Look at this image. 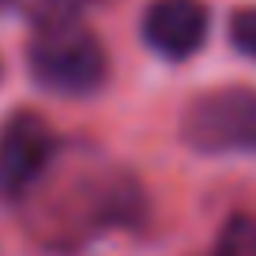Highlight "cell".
I'll use <instances>...</instances> for the list:
<instances>
[{"label":"cell","instance_id":"1","mask_svg":"<svg viewBox=\"0 0 256 256\" xmlns=\"http://www.w3.org/2000/svg\"><path fill=\"white\" fill-rule=\"evenodd\" d=\"M26 68L34 83L64 98H87L110 76L106 46L83 23H56L34 26V38L26 46Z\"/></svg>","mask_w":256,"mask_h":256},{"label":"cell","instance_id":"2","mask_svg":"<svg viewBox=\"0 0 256 256\" xmlns=\"http://www.w3.org/2000/svg\"><path fill=\"white\" fill-rule=\"evenodd\" d=\"M181 140L200 154H256V87H218L181 113Z\"/></svg>","mask_w":256,"mask_h":256},{"label":"cell","instance_id":"3","mask_svg":"<svg viewBox=\"0 0 256 256\" xmlns=\"http://www.w3.org/2000/svg\"><path fill=\"white\" fill-rule=\"evenodd\" d=\"M56 158V132L34 110H16L0 124V196L19 200L42 184Z\"/></svg>","mask_w":256,"mask_h":256},{"label":"cell","instance_id":"4","mask_svg":"<svg viewBox=\"0 0 256 256\" xmlns=\"http://www.w3.org/2000/svg\"><path fill=\"white\" fill-rule=\"evenodd\" d=\"M144 42L166 60H188L200 53L211 30V16L200 0H151L140 19Z\"/></svg>","mask_w":256,"mask_h":256},{"label":"cell","instance_id":"5","mask_svg":"<svg viewBox=\"0 0 256 256\" xmlns=\"http://www.w3.org/2000/svg\"><path fill=\"white\" fill-rule=\"evenodd\" d=\"M106 0H23L34 26H56V23H80L83 12L98 8Z\"/></svg>","mask_w":256,"mask_h":256},{"label":"cell","instance_id":"6","mask_svg":"<svg viewBox=\"0 0 256 256\" xmlns=\"http://www.w3.org/2000/svg\"><path fill=\"white\" fill-rule=\"evenodd\" d=\"M211 256H256V215H234L222 226Z\"/></svg>","mask_w":256,"mask_h":256},{"label":"cell","instance_id":"7","mask_svg":"<svg viewBox=\"0 0 256 256\" xmlns=\"http://www.w3.org/2000/svg\"><path fill=\"white\" fill-rule=\"evenodd\" d=\"M226 30H230V46L238 49L241 56L256 60V4H245V8L230 12Z\"/></svg>","mask_w":256,"mask_h":256},{"label":"cell","instance_id":"8","mask_svg":"<svg viewBox=\"0 0 256 256\" xmlns=\"http://www.w3.org/2000/svg\"><path fill=\"white\" fill-rule=\"evenodd\" d=\"M12 4H19V0H0V12H8Z\"/></svg>","mask_w":256,"mask_h":256}]
</instances>
